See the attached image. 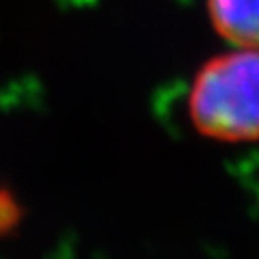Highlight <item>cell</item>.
<instances>
[{
  "mask_svg": "<svg viewBox=\"0 0 259 259\" xmlns=\"http://www.w3.org/2000/svg\"><path fill=\"white\" fill-rule=\"evenodd\" d=\"M23 221V206L19 204L15 192L0 184V239L11 237Z\"/></svg>",
  "mask_w": 259,
  "mask_h": 259,
  "instance_id": "3",
  "label": "cell"
},
{
  "mask_svg": "<svg viewBox=\"0 0 259 259\" xmlns=\"http://www.w3.org/2000/svg\"><path fill=\"white\" fill-rule=\"evenodd\" d=\"M194 128L221 143L259 141V49L231 47L198 68L188 92Z\"/></svg>",
  "mask_w": 259,
  "mask_h": 259,
  "instance_id": "1",
  "label": "cell"
},
{
  "mask_svg": "<svg viewBox=\"0 0 259 259\" xmlns=\"http://www.w3.org/2000/svg\"><path fill=\"white\" fill-rule=\"evenodd\" d=\"M206 13L229 45L259 49V0H206Z\"/></svg>",
  "mask_w": 259,
  "mask_h": 259,
  "instance_id": "2",
  "label": "cell"
}]
</instances>
